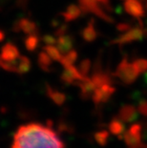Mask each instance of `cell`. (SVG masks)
Masks as SVG:
<instances>
[{
	"mask_svg": "<svg viewBox=\"0 0 147 148\" xmlns=\"http://www.w3.org/2000/svg\"><path fill=\"white\" fill-rule=\"evenodd\" d=\"M68 31V26L66 24H62L61 26H59L55 30V36H63V34H66V32Z\"/></svg>",
	"mask_w": 147,
	"mask_h": 148,
	"instance_id": "f1b7e54d",
	"label": "cell"
},
{
	"mask_svg": "<svg viewBox=\"0 0 147 148\" xmlns=\"http://www.w3.org/2000/svg\"><path fill=\"white\" fill-rule=\"evenodd\" d=\"M130 29H131L130 25L127 23H120L117 25V30L120 33H125Z\"/></svg>",
	"mask_w": 147,
	"mask_h": 148,
	"instance_id": "f546056e",
	"label": "cell"
},
{
	"mask_svg": "<svg viewBox=\"0 0 147 148\" xmlns=\"http://www.w3.org/2000/svg\"><path fill=\"white\" fill-rule=\"evenodd\" d=\"M91 78H92L93 82L95 83L96 88L101 87L103 84H106V83L112 84V79H111L110 75L102 72V70L94 71V73L92 75V77H91Z\"/></svg>",
	"mask_w": 147,
	"mask_h": 148,
	"instance_id": "2e32d148",
	"label": "cell"
},
{
	"mask_svg": "<svg viewBox=\"0 0 147 148\" xmlns=\"http://www.w3.org/2000/svg\"><path fill=\"white\" fill-rule=\"evenodd\" d=\"M43 50L51 56V58L54 61H60L62 58V53L59 51V49L55 45H45L43 47Z\"/></svg>",
	"mask_w": 147,
	"mask_h": 148,
	"instance_id": "7402d4cb",
	"label": "cell"
},
{
	"mask_svg": "<svg viewBox=\"0 0 147 148\" xmlns=\"http://www.w3.org/2000/svg\"><path fill=\"white\" fill-rule=\"evenodd\" d=\"M145 9L147 10V2H146V5H145Z\"/></svg>",
	"mask_w": 147,
	"mask_h": 148,
	"instance_id": "e575fe53",
	"label": "cell"
},
{
	"mask_svg": "<svg viewBox=\"0 0 147 148\" xmlns=\"http://www.w3.org/2000/svg\"><path fill=\"white\" fill-rule=\"evenodd\" d=\"M144 80H145V82L147 84V72H146V73H144Z\"/></svg>",
	"mask_w": 147,
	"mask_h": 148,
	"instance_id": "1f68e13d",
	"label": "cell"
},
{
	"mask_svg": "<svg viewBox=\"0 0 147 148\" xmlns=\"http://www.w3.org/2000/svg\"><path fill=\"white\" fill-rule=\"evenodd\" d=\"M74 46V38L69 34H63L57 37V47L59 49V51L62 53V55H65L69 51L73 49Z\"/></svg>",
	"mask_w": 147,
	"mask_h": 148,
	"instance_id": "5bb4252c",
	"label": "cell"
},
{
	"mask_svg": "<svg viewBox=\"0 0 147 148\" xmlns=\"http://www.w3.org/2000/svg\"><path fill=\"white\" fill-rule=\"evenodd\" d=\"M5 37H6V36H5V33L3 32L2 30H0V43L4 41Z\"/></svg>",
	"mask_w": 147,
	"mask_h": 148,
	"instance_id": "4dcf8cb0",
	"label": "cell"
},
{
	"mask_svg": "<svg viewBox=\"0 0 147 148\" xmlns=\"http://www.w3.org/2000/svg\"><path fill=\"white\" fill-rule=\"evenodd\" d=\"M85 77V75H83L80 73L79 68H77L74 64L69 66L67 68H64V71L62 72L60 75V80L66 85H72L79 82L80 80H82Z\"/></svg>",
	"mask_w": 147,
	"mask_h": 148,
	"instance_id": "5b68a950",
	"label": "cell"
},
{
	"mask_svg": "<svg viewBox=\"0 0 147 148\" xmlns=\"http://www.w3.org/2000/svg\"><path fill=\"white\" fill-rule=\"evenodd\" d=\"M12 31L15 33L23 32L26 34H34L38 33L37 25L29 18H20L14 23Z\"/></svg>",
	"mask_w": 147,
	"mask_h": 148,
	"instance_id": "8992f818",
	"label": "cell"
},
{
	"mask_svg": "<svg viewBox=\"0 0 147 148\" xmlns=\"http://www.w3.org/2000/svg\"><path fill=\"white\" fill-rule=\"evenodd\" d=\"M120 118H113L111 122L109 123V131L111 134L118 136L120 140L123 138V135L125 133V125Z\"/></svg>",
	"mask_w": 147,
	"mask_h": 148,
	"instance_id": "4fadbf2b",
	"label": "cell"
},
{
	"mask_svg": "<svg viewBox=\"0 0 147 148\" xmlns=\"http://www.w3.org/2000/svg\"><path fill=\"white\" fill-rule=\"evenodd\" d=\"M16 65H17V72L16 74H26L31 70V66H32V63H31V60L29 59V58L25 56H20L19 58L16 59Z\"/></svg>",
	"mask_w": 147,
	"mask_h": 148,
	"instance_id": "d6986e66",
	"label": "cell"
},
{
	"mask_svg": "<svg viewBox=\"0 0 147 148\" xmlns=\"http://www.w3.org/2000/svg\"><path fill=\"white\" fill-rule=\"evenodd\" d=\"M46 94L57 105H63L66 101V95L60 91L55 90L49 84H46Z\"/></svg>",
	"mask_w": 147,
	"mask_h": 148,
	"instance_id": "7c38bea8",
	"label": "cell"
},
{
	"mask_svg": "<svg viewBox=\"0 0 147 148\" xmlns=\"http://www.w3.org/2000/svg\"><path fill=\"white\" fill-rule=\"evenodd\" d=\"M0 56L5 61H14L20 56L19 50L14 43L7 42L1 48Z\"/></svg>",
	"mask_w": 147,
	"mask_h": 148,
	"instance_id": "30bf717a",
	"label": "cell"
},
{
	"mask_svg": "<svg viewBox=\"0 0 147 148\" xmlns=\"http://www.w3.org/2000/svg\"><path fill=\"white\" fill-rule=\"evenodd\" d=\"M139 71L137 70L134 63L129 62L127 58H123L118 63L117 69H116L115 75L118 77L124 84L130 85L134 83L139 77Z\"/></svg>",
	"mask_w": 147,
	"mask_h": 148,
	"instance_id": "7a4b0ae2",
	"label": "cell"
},
{
	"mask_svg": "<svg viewBox=\"0 0 147 148\" xmlns=\"http://www.w3.org/2000/svg\"><path fill=\"white\" fill-rule=\"evenodd\" d=\"M142 148H147V144H143V147Z\"/></svg>",
	"mask_w": 147,
	"mask_h": 148,
	"instance_id": "836d02e7",
	"label": "cell"
},
{
	"mask_svg": "<svg viewBox=\"0 0 147 148\" xmlns=\"http://www.w3.org/2000/svg\"><path fill=\"white\" fill-rule=\"evenodd\" d=\"M77 68H79V72L83 75L88 77L91 68H92V62H91V60L89 58H85V59H83V60L80 61V63H79Z\"/></svg>",
	"mask_w": 147,
	"mask_h": 148,
	"instance_id": "cb8c5ba5",
	"label": "cell"
},
{
	"mask_svg": "<svg viewBox=\"0 0 147 148\" xmlns=\"http://www.w3.org/2000/svg\"><path fill=\"white\" fill-rule=\"evenodd\" d=\"M139 116V110L136 109V107L131 104H125L120 107L118 111V118L124 122H133L136 121Z\"/></svg>",
	"mask_w": 147,
	"mask_h": 148,
	"instance_id": "ba28073f",
	"label": "cell"
},
{
	"mask_svg": "<svg viewBox=\"0 0 147 148\" xmlns=\"http://www.w3.org/2000/svg\"><path fill=\"white\" fill-rule=\"evenodd\" d=\"M143 37H145V29L142 28L136 27L131 28L127 32L120 34L117 38L113 39L111 41L112 44H127L134 41H139L142 40Z\"/></svg>",
	"mask_w": 147,
	"mask_h": 148,
	"instance_id": "3957f363",
	"label": "cell"
},
{
	"mask_svg": "<svg viewBox=\"0 0 147 148\" xmlns=\"http://www.w3.org/2000/svg\"><path fill=\"white\" fill-rule=\"evenodd\" d=\"M82 10H81L80 6H77L76 4L69 5L67 9L61 14V16L64 18L65 22H70L77 19L81 14H82Z\"/></svg>",
	"mask_w": 147,
	"mask_h": 148,
	"instance_id": "8fae6325",
	"label": "cell"
},
{
	"mask_svg": "<svg viewBox=\"0 0 147 148\" xmlns=\"http://www.w3.org/2000/svg\"><path fill=\"white\" fill-rule=\"evenodd\" d=\"M124 10L128 14L139 20L145 14V11L142 4L137 0H126L124 2Z\"/></svg>",
	"mask_w": 147,
	"mask_h": 148,
	"instance_id": "52a82bcc",
	"label": "cell"
},
{
	"mask_svg": "<svg viewBox=\"0 0 147 148\" xmlns=\"http://www.w3.org/2000/svg\"><path fill=\"white\" fill-rule=\"evenodd\" d=\"M137 110L142 116H147V100L146 99H140L137 104Z\"/></svg>",
	"mask_w": 147,
	"mask_h": 148,
	"instance_id": "484cf974",
	"label": "cell"
},
{
	"mask_svg": "<svg viewBox=\"0 0 147 148\" xmlns=\"http://www.w3.org/2000/svg\"><path fill=\"white\" fill-rule=\"evenodd\" d=\"M77 58H79V53L75 49H72L67 53L62 56V58L60 59V64L63 66L64 68H67L69 66L73 65L75 62L77 61Z\"/></svg>",
	"mask_w": 147,
	"mask_h": 148,
	"instance_id": "44dd1931",
	"label": "cell"
},
{
	"mask_svg": "<svg viewBox=\"0 0 147 148\" xmlns=\"http://www.w3.org/2000/svg\"><path fill=\"white\" fill-rule=\"evenodd\" d=\"M2 60H3V59L1 58V56H0V67H1V62H2Z\"/></svg>",
	"mask_w": 147,
	"mask_h": 148,
	"instance_id": "d6a6232c",
	"label": "cell"
},
{
	"mask_svg": "<svg viewBox=\"0 0 147 148\" xmlns=\"http://www.w3.org/2000/svg\"><path fill=\"white\" fill-rule=\"evenodd\" d=\"M109 132L106 130H101L96 132L94 137H95V140L101 146H105L108 143L109 140Z\"/></svg>",
	"mask_w": 147,
	"mask_h": 148,
	"instance_id": "603a6c76",
	"label": "cell"
},
{
	"mask_svg": "<svg viewBox=\"0 0 147 148\" xmlns=\"http://www.w3.org/2000/svg\"><path fill=\"white\" fill-rule=\"evenodd\" d=\"M134 65L139 71V74H144L147 72V59L145 58H139L134 60Z\"/></svg>",
	"mask_w": 147,
	"mask_h": 148,
	"instance_id": "d4e9b609",
	"label": "cell"
},
{
	"mask_svg": "<svg viewBox=\"0 0 147 148\" xmlns=\"http://www.w3.org/2000/svg\"><path fill=\"white\" fill-rule=\"evenodd\" d=\"M42 41L44 42L46 45H55L57 42V38L55 36L46 34V36L42 37Z\"/></svg>",
	"mask_w": 147,
	"mask_h": 148,
	"instance_id": "4316f807",
	"label": "cell"
},
{
	"mask_svg": "<svg viewBox=\"0 0 147 148\" xmlns=\"http://www.w3.org/2000/svg\"><path fill=\"white\" fill-rule=\"evenodd\" d=\"M98 32H96V28H95V24H94V21L89 22V24L84 28L81 32V36L82 38L85 40L86 42H94L95 40L98 38Z\"/></svg>",
	"mask_w": 147,
	"mask_h": 148,
	"instance_id": "ac0fdd59",
	"label": "cell"
},
{
	"mask_svg": "<svg viewBox=\"0 0 147 148\" xmlns=\"http://www.w3.org/2000/svg\"><path fill=\"white\" fill-rule=\"evenodd\" d=\"M77 85L80 89V97L83 99H92V97L96 89L95 83L93 82L92 78L85 77L82 80H80Z\"/></svg>",
	"mask_w": 147,
	"mask_h": 148,
	"instance_id": "9c48e42d",
	"label": "cell"
},
{
	"mask_svg": "<svg viewBox=\"0 0 147 148\" xmlns=\"http://www.w3.org/2000/svg\"><path fill=\"white\" fill-rule=\"evenodd\" d=\"M12 148H64V144L51 128L30 123L17 130Z\"/></svg>",
	"mask_w": 147,
	"mask_h": 148,
	"instance_id": "6da1fadb",
	"label": "cell"
},
{
	"mask_svg": "<svg viewBox=\"0 0 147 148\" xmlns=\"http://www.w3.org/2000/svg\"><path fill=\"white\" fill-rule=\"evenodd\" d=\"M53 61L54 60L51 58V56H50L44 50L38 53V56H37V63H38V66L40 67V69L44 72H51L52 71Z\"/></svg>",
	"mask_w": 147,
	"mask_h": 148,
	"instance_id": "e0dca14e",
	"label": "cell"
},
{
	"mask_svg": "<svg viewBox=\"0 0 147 148\" xmlns=\"http://www.w3.org/2000/svg\"><path fill=\"white\" fill-rule=\"evenodd\" d=\"M142 126L140 123H134L130 126L129 131L134 135H137V136H142Z\"/></svg>",
	"mask_w": 147,
	"mask_h": 148,
	"instance_id": "83f0119b",
	"label": "cell"
},
{
	"mask_svg": "<svg viewBox=\"0 0 147 148\" xmlns=\"http://www.w3.org/2000/svg\"><path fill=\"white\" fill-rule=\"evenodd\" d=\"M123 138L125 144L128 148H142L143 143H142V136H137V135L132 134L131 132L125 131L123 135Z\"/></svg>",
	"mask_w": 147,
	"mask_h": 148,
	"instance_id": "9a60e30c",
	"label": "cell"
},
{
	"mask_svg": "<svg viewBox=\"0 0 147 148\" xmlns=\"http://www.w3.org/2000/svg\"><path fill=\"white\" fill-rule=\"evenodd\" d=\"M40 41V37L38 36V34H28L24 41L25 48L27 51L29 52H34L36 48L38 47V44Z\"/></svg>",
	"mask_w": 147,
	"mask_h": 148,
	"instance_id": "ffe728a7",
	"label": "cell"
},
{
	"mask_svg": "<svg viewBox=\"0 0 147 148\" xmlns=\"http://www.w3.org/2000/svg\"><path fill=\"white\" fill-rule=\"evenodd\" d=\"M116 92V88L112 86L110 83L103 84L102 86L98 87L92 97V100L95 104H101V103L107 102L111 97Z\"/></svg>",
	"mask_w": 147,
	"mask_h": 148,
	"instance_id": "277c9868",
	"label": "cell"
}]
</instances>
